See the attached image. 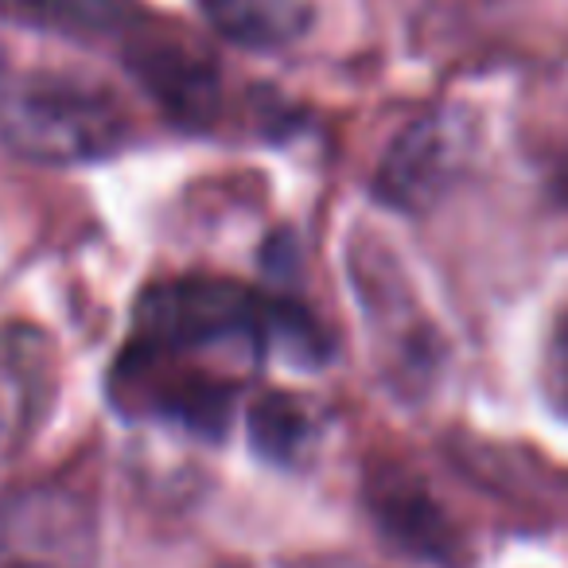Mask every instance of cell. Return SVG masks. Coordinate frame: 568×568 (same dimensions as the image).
I'll use <instances>...</instances> for the list:
<instances>
[{
  "mask_svg": "<svg viewBox=\"0 0 568 568\" xmlns=\"http://www.w3.org/2000/svg\"><path fill=\"white\" fill-rule=\"evenodd\" d=\"M125 347L172 355L206 371H219V358L230 366H250L268 355L316 366L327 358V335L288 301L253 293L234 281L187 276L152 284L136 301Z\"/></svg>",
  "mask_w": 568,
  "mask_h": 568,
  "instance_id": "obj_1",
  "label": "cell"
},
{
  "mask_svg": "<svg viewBox=\"0 0 568 568\" xmlns=\"http://www.w3.org/2000/svg\"><path fill=\"white\" fill-rule=\"evenodd\" d=\"M0 136L40 164H87L125 144L129 113L102 82L40 71L9 79L0 94Z\"/></svg>",
  "mask_w": 568,
  "mask_h": 568,
  "instance_id": "obj_2",
  "label": "cell"
},
{
  "mask_svg": "<svg viewBox=\"0 0 568 568\" xmlns=\"http://www.w3.org/2000/svg\"><path fill=\"white\" fill-rule=\"evenodd\" d=\"M0 568H98V521L87 498L59 483L4 490Z\"/></svg>",
  "mask_w": 568,
  "mask_h": 568,
  "instance_id": "obj_3",
  "label": "cell"
},
{
  "mask_svg": "<svg viewBox=\"0 0 568 568\" xmlns=\"http://www.w3.org/2000/svg\"><path fill=\"white\" fill-rule=\"evenodd\" d=\"M467 160V133L459 121L433 113L389 144L386 160L378 168V195L389 206L409 214H425L456 187Z\"/></svg>",
  "mask_w": 568,
  "mask_h": 568,
  "instance_id": "obj_4",
  "label": "cell"
},
{
  "mask_svg": "<svg viewBox=\"0 0 568 568\" xmlns=\"http://www.w3.org/2000/svg\"><path fill=\"white\" fill-rule=\"evenodd\" d=\"M133 71L141 87L180 121H206L219 105V79L199 55L172 43H149L133 51Z\"/></svg>",
  "mask_w": 568,
  "mask_h": 568,
  "instance_id": "obj_5",
  "label": "cell"
},
{
  "mask_svg": "<svg viewBox=\"0 0 568 568\" xmlns=\"http://www.w3.org/2000/svg\"><path fill=\"white\" fill-rule=\"evenodd\" d=\"M371 510L382 534L394 545H402L405 552H413V557L444 560L452 545H456L440 506L405 475H374Z\"/></svg>",
  "mask_w": 568,
  "mask_h": 568,
  "instance_id": "obj_6",
  "label": "cell"
},
{
  "mask_svg": "<svg viewBox=\"0 0 568 568\" xmlns=\"http://www.w3.org/2000/svg\"><path fill=\"white\" fill-rule=\"evenodd\" d=\"M203 17L230 43L250 51H281L308 36V0H199Z\"/></svg>",
  "mask_w": 568,
  "mask_h": 568,
  "instance_id": "obj_7",
  "label": "cell"
},
{
  "mask_svg": "<svg viewBox=\"0 0 568 568\" xmlns=\"http://www.w3.org/2000/svg\"><path fill=\"white\" fill-rule=\"evenodd\" d=\"M0 17L40 32L98 40V36L125 32L133 4L129 0H0Z\"/></svg>",
  "mask_w": 568,
  "mask_h": 568,
  "instance_id": "obj_8",
  "label": "cell"
},
{
  "mask_svg": "<svg viewBox=\"0 0 568 568\" xmlns=\"http://www.w3.org/2000/svg\"><path fill=\"white\" fill-rule=\"evenodd\" d=\"M250 440L257 456H265L268 464L293 467L316 448L320 413L304 397L265 394L250 413Z\"/></svg>",
  "mask_w": 568,
  "mask_h": 568,
  "instance_id": "obj_9",
  "label": "cell"
},
{
  "mask_svg": "<svg viewBox=\"0 0 568 568\" xmlns=\"http://www.w3.org/2000/svg\"><path fill=\"white\" fill-rule=\"evenodd\" d=\"M545 389L568 413V308H560L545 343Z\"/></svg>",
  "mask_w": 568,
  "mask_h": 568,
  "instance_id": "obj_10",
  "label": "cell"
},
{
  "mask_svg": "<svg viewBox=\"0 0 568 568\" xmlns=\"http://www.w3.org/2000/svg\"><path fill=\"white\" fill-rule=\"evenodd\" d=\"M552 187H557V191H560V199L568 203V156L560 160L557 172H552Z\"/></svg>",
  "mask_w": 568,
  "mask_h": 568,
  "instance_id": "obj_11",
  "label": "cell"
},
{
  "mask_svg": "<svg viewBox=\"0 0 568 568\" xmlns=\"http://www.w3.org/2000/svg\"><path fill=\"white\" fill-rule=\"evenodd\" d=\"M9 79H12V74H9V67H4V55H0V94H4V87H9Z\"/></svg>",
  "mask_w": 568,
  "mask_h": 568,
  "instance_id": "obj_12",
  "label": "cell"
}]
</instances>
